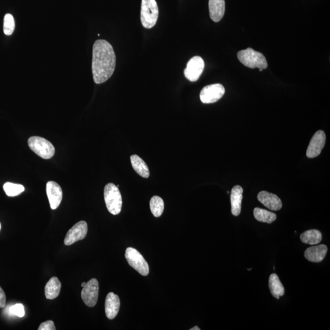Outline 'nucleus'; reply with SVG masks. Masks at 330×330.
Here are the masks:
<instances>
[{
  "mask_svg": "<svg viewBox=\"0 0 330 330\" xmlns=\"http://www.w3.org/2000/svg\"><path fill=\"white\" fill-rule=\"evenodd\" d=\"M116 54L114 48L105 40H97L92 50V71L94 82L102 84L114 74Z\"/></svg>",
  "mask_w": 330,
  "mask_h": 330,
  "instance_id": "nucleus-1",
  "label": "nucleus"
},
{
  "mask_svg": "<svg viewBox=\"0 0 330 330\" xmlns=\"http://www.w3.org/2000/svg\"><path fill=\"white\" fill-rule=\"evenodd\" d=\"M237 58L240 63L249 68L265 69L268 67L267 60L264 55L251 48L239 51L237 53Z\"/></svg>",
  "mask_w": 330,
  "mask_h": 330,
  "instance_id": "nucleus-2",
  "label": "nucleus"
},
{
  "mask_svg": "<svg viewBox=\"0 0 330 330\" xmlns=\"http://www.w3.org/2000/svg\"><path fill=\"white\" fill-rule=\"evenodd\" d=\"M104 199L110 213L117 215L121 212L123 199L117 186L112 183L107 184L104 189Z\"/></svg>",
  "mask_w": 330,
  "mask_h": 330,
  "instance_id": "nucleus-3",
  "label": "nucleus"
},
{
  "mask_svg": "<svg viewBox=\"0 0 330 330\" xmlns=\"http://www.w3.org/2000/svg\"><path fill=\"white\" fill-rule=\"evenodd\" d=\"M158 7L155 0H142L141 22L147 29L154 27L158 17Z\"/></svg>",
  "mask_w": 330,
  "mask_h": 330,
  "instance_id": "nucleus-4",
  "label": "nucleus"
},
{
  "mask_svg": "<svg viewBox=\"0 0 330 330\" xmlns=\"http://www.w3.org/2000/svg\"><path fill=\"white\" fill-rule=\"evenodd\" d=\"M28 144L32 151L43 159H50L54 154L53 144L42 137H31L28 139Z\"/></svg>",
  "mask_w": 330,
  "mask_h": 330,
  "instance_id": "nucleus-5",
  "label": "nucleus"
},
{
  "mask_svg": "<svg viewBox=\"0 0 330 330\" xmlns=\"http://www.w3.org/2000/svg\"><path fill=\"white\" fill-rule=\"evenodd\" d=\"M126 258L130 266L137 270L139 273L143 276H147L149 273L148 263L144 259L142 254L131 247L127 248L125 254Z\"/></svg>",
  "mask_w": 330,
  "mask_h": 330,
  "instance_id": "nucleus-6",
  "label": "nucleus"
},
{
  "mask_svg": "<svg viewBox=\"0 0 330 330\" xmlns=\"http://www.w3.org/2000/svg\"><path fill=\"white\" fill-rule=\"evenodd\" d=\"M225 93L224 86L221 84L205 86L200 93V99L203 103H213L216 102L224 96Z\"/></svg>",
  "mask_w": 330,
  "mask_h": 330,
  "instance_id": "nucleus-7",
  "label": "nucleus"
},
{
  "mask_svg": "<svg viewBox=\"0 0 330 330\" xmlns=\"http://www.w3.org/2000/svg\"><path fill=\"white\" fill-rule=\"evenodd\" d=\"M204 66V62L201 57H193L188 62L187 68L184 70L185 77L190 82H196L203 72Z\"/></svg>",
  "mask_w": 330,
  "mask_h": 330,
  "instance_id": "nucleus-8",
  "label": "nucleus"
},
{
  "mask_svg": "<svg viewBox=\"0 0 330 330\" xmlns=\"http://www.w3.org/2000/svg\"><path fill=\"white\" fill-rule=\"evenodd\" d=\"M98 281L92 279L86 284L82 291V298L83 302L89 307H94L97 302L98 297Z\"/></svg>",
  "mask_w": 330,
  "mask_h": 330,
  "instance_id": "nucleus-9",
  "label": "nucleus"
},
{
  "mask_svg": "<svg viewBox=\"0 0 330 330\" xmlns=\"http://www.w3.org/2000/svg\"><path fill=\"white\" fill-rule=\"evenodd\" d=\"M88 233V225L85 221L78 222L66 234L65 239L66 245H71L74 243L85 238Z\"/></svg>",
  "mask_w": 330,
  "mask_h": 330,
  "instance_id": "nucleus-10",
  "label": "nucleus"
},
{
  "mask_svg": "<svg viewBox=\"0 0 330 330\" xmlns=\"http://www.w3.org/2000/svg\"><path fill=\"white\" fill-rule=\"evenodd\" d=\"M326 135L322 130H318L311 138L307 149V157L312 158L320 155L325 144Z\"/></svg>",
  "mask_w": 330,
  "mask_h": 330,
  "instance_id": "nucleus-11",
  "label": "nucleus"
},
{
  "mask_svg": "<svg viewBox=\"0 0 330 330\" xmlns=\"http://www.w3.org/2000/svg\"><path fill=\"white\" fill-rule=\"evenodd\" d=\"M46 192L51 209H57L63 199V191L60 185L54 181H49L46 185Z\"/></svg>",
  "mask_w": 330,
  "mask_h": 330,
  "instance_id": "nucleus-12",
  "label": "nucleus"
},
{
  "mask_svg": "<svg viewBox=\"0 0 330 330\" xmlns=\"http://www.w3.org/2000/svg\"><path fill=\"white\" fill-rule=\"evenodd\" d=\"M257 199L266 207L271 210H279L283 207L282 202L279 197L265 191L260 192L257 195Z\"/></svg>",
  "mask_w": 330,
  "mask_h": 330,
  "instance_id": "nucleus-13",
  "label": "nucleus"
},
{
  "mask_svg": "<svg viewBox=\"0 0 330 330\" xmlns=\"http://www.w3.org/2000/svg\"><path fill=\"white\" fill-rule=\"evenodd\" d=\"M120 299L118 295L113 292L107 295L105 300V309L107 318L114 319L118 314L120 308Z\"/></svg>",
  "mask_w": 330,
  "mask_h": 330,
  "instance_id": "nucleus-14",
  "label": "nucleus"
},
{
  "mask_svg": "<svg viewBox=\"0 0 330 330\" xmlns=\"http://www.w3.org/2000/svg\"><path fill=\"white\" fill-rule=\"evenodd\" d=\"M328 248L325 245H320L308 248L305 251V258L312 262H322L326 256Z\"/></svg>",
  "mask_w": 330,
  "mask_h": 330,
  "instance_id": "nucleus-15",
  "label": "nucleus"
},
{
  "mask_svg": "<svg viewBox=\"0 0 330 330\" xmlns=\"http://www.w3.org/2000/svg\"><path fill=\"white\" fill-rule=\"evenodd\" d=\"M242 187L240 185L234 187L231 193V212L234 216H239L241 212V205L243 199Z\"/></svg>",
  "mask_w": 330,
  "mask_h": 330,
  "instance_id": "nucleus-16",
  "label": "nucleus"
},
{
  "mask_svg": "<svg viewBox=\"0 0 330 330\" xmlns=\"http://www.w3.org/2000/svg\"><path fill=\"white\" fill-rule=\"evenodd\" d=\"M208 9L211 19L215 22H219L225 13V0H209Z\"/></svg>",
  "mask_w": 330,
  "mask_h": 330,
  "instance_id": "nucleus-17",
  "label": "nucleus"
},
{
  "mask_svg": "<svg viewBox=\"0 0 330 330\" xmlns=\"http://www.w3.org/2000/svg\"><path fill=\"white\" fill-rule=\"evenodd\" d=\"M62 289V283L57 277H52L45 287V297L48 300H53L59 297Z\"/></svg>",
  "mask_w": 330,
  "mask_h": 330,
  "instance_id": "nucleus-18",
  "label": "nucleus"
},
{
  "mask_svg": "<svg viewBox=\"0 0 330 330\" xmlns=\"http://www.w3.org/2000/svg\"><path fill=\"white\" fill-rule=\"evenodd\" d=\"M269 289L271 294L277 299L285 295V288L277 274L273 273L270 275L268 281Z\"/></svg>",
  "mask_w": 330,
  "mask_h": 330,
  "instance_id": "nucleus-19",
  "label": "nucleus"
},
{
  "mask_svg": "<svg viewBox=\"0 0 330 330\" xmlns=\"http://www.w3.org/2000/svg\"><path fill=\"white\" fill-rule=\"evenodd\" d=\"M130 161H131L133 169L139 175L144 178L149 177L150 173L148 167L147 166L143 159L137 155H133L130 157Z\"/></svg>",
  "mask_w": 330,
  "mask_h": 330,
  "instance_id": "nucleus-20",
  "label": "nucleus"
},
{
  "mask_svg": "<svg viewBox=\"0 0 330 330\" xmlns=\"http://www.w3.org/2000/svg\"><path fill=\"white\" fill-rule=\"evenodd\" d=\"M300 239L304 244L317 245L322 240V236L319 231L311 230L301 234Z\"/></svg>",
  "mask_w": 330,
  "mask_h": 330,
  "instance_id": "nucleus-21",
  "label": "nucleus"
},
{
  "mask_svg": "<svg viewBox=\"0 0 330 330\" xmlns=\"http://www.w3.org/2000/svg\"><path fill=\"white\" fill-rule=\"evenodd\" d=\"M253 213L254 218L260 222L270 224L277 219L276 214L262 208L256 207L254 208Z\"/></svg>",
  "mask_w": 330,
  "mask_h": 330,
  "instance_id": "nucleus-22",
  "label": "nucleus"
},
{
  "mask_svg": "<svg viewBox=\"0 0 330 330\" xmlns=\"http://www.w3.org/2000/svg\"><path fill=\"white\" fill-rule=\"evenodd\" d=\"M150 210L155 217H160L164 210V202L160 197L153 196L150 201Z\"/></svg>",
  "mask_w": 330,
  "mask_h": 330,
  "instance_id": "nucleus-23",
  "label": "nucleus"
},
{
  "mask_svg": "<svg viewBox=\"0 0 330 330\" xmlns=\"http://www.w3.org/2000/svg\"><path fill=\"white\" fill-rule=\"evenodd\" d=\"M5 192L8 196L14 197L18 196L24 192L25 187L22 185L7 182L4 185Z\"/></svg>",
  "mask_w": 330,
  "mask_h": 330,
  "instance_id": "nucleus-24",
  "label": "nucleus"
},
{
  "mask_svg": "<svg viewBox=\"0 0 330 330\" xmlns=\"http://www.w3.org/2000/svg\"><path fill=\"white\" fill-rule=\"evenodd\" d=\"M15 29V21L11 14H6L4 18V31L6 35L10 36Z\"/></svg>",
  "mask_w": 330,
  "mask_h": 330,
  "instance_id": "nucleus-25",
  "label": "nucleus"
},
{
  "mask_svg": "<svg viewBox=\"0 0 330 330\" xmlns=\"http://www.w3.org/2000/svg\"><path fill=\"white\" fill-rule=\"evenodd\" d=\"M10 311L11 313L19 317H23L25 315L24 306L22 304L17 303L16 305L11 306Z\"/></svg>",
  "mask_w": 330,
  "mask_h": 330,
  "instance_id": "nucleus-26",
  "label": "nucleus"
},
{
  "mask_svg": "<svg viewBox=\"0 0 330 330\" xmlns=\"http://www.w3.org/2000/svg\"><path fill=\"white\" fill-rule=\"evenodd\" d=\"M39 330H55L56 329V327L54 326V322L51 320L46 321L45 322H43L40 324L39 328Z\"/></svg>",
  "mask_w": 330,
  "mask_h": 330,
  "instance_id": "nucleus-27",
  "label": "nucleus"
},
{
  "mask_svg": "<svg viewBox=\"0 0 330 330\" xmlns=\"http://www.w3.org/2000/svg\"><path fill=\"white\" fill-rule=\"evenodd\" d=\"M6 302H7V297H6L5 292L0 287V308H4L6 306Z\"/></svg>",
  "mask_w": 330,
  "mask_h": 330,
  "instance_id": "nucleus-28",
  "label": "nucleus"
},
{
  "mask_svg": "<svg viewBox=\"0 0 330 330\" xmlns=\"http://www.w3.org/2000/svg\"><path fill=\"white\" fill-rule=\"evenodd\" d=\"M200 329H201L199 328V327L197 326L193 327V328L190 329V330H200Z\"/></svg>",
  "mask_w": 330,
  "mask_h": 330,
  "instance_id": "nucleus-29",
  "label": "nucleus"
},
{
  "mask_svg": "<svg viewBox=\"0 0 330 330\" xmlns=\"http://www.w3.org/2000/svg\"><path fill=\"white\" fill-rule=\"evenodd\" d=\"M86 283H85V282L82 283V288L85 287V285H86Z\"/></svg>",
  "mask_w": 330,
  "mask_h": 330,
  "instance_id": "nucleus-30",
  "label": "nucleus"
},
{
  "mask_svg": "<svg viewBox=\"0 0 330 330\" xmlns=\"http://www.w3.org/2000/svg\"><path fill=\"white\" fill-rule=\"evenodd\" d=\"M0 230H1V224H0Z\"/></svg>",
  "mask_w": 330,
  "mask_h": 330,
  "instance_id": "nucleus-31",
  "label": "nucleus"
}]
</instances>
